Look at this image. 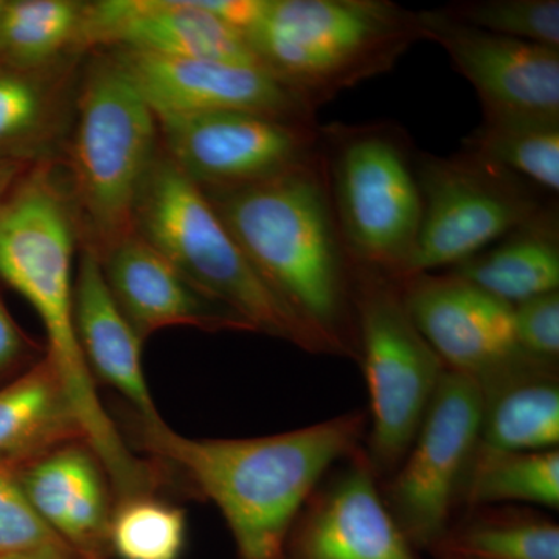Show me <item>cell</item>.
Returning a JSON list of instances; mask_svg holds the SVG:
<instances>
[{
    "label": "cell",
    "instance_id": "obj_23",
    "mask_svg": "<svg viewBox=\"0 0 559 559\" xmlns=\"http://www.w3.org/2000/svg\"><path fill=\"white\" fill-rule=\"evenodd\" d=\"M72 440H83V436L47 356L0 389V463L20 466Z\"/></svg>",
    "mask_w": 559,
    "mask_h": 559
},
{
    "label": "cell",
    "instance_id": "obj_3",
    "mask_svg": "<svg viewBox=\"0 0 559 559\" xmlns=\"http://www.w3.org/2000/svg\"><path fill=\"white\" fill-rule=\"evenodd\" d=\"M79 219L51 162L33 165L0 207V277L24 297L47 334V358L70 401L81 436L102 457L123 440L106 414L81 353L73 318Z\"/></svg>",
    "mask_w": 559,
    "mask_h": 559
},
{
    "label": "cell",
    "instance_id": "obj_11",
    "mask_svg": "<svg viewBox=\"0 0 559 559\" xmlns=\"http://www.w3.org/2000/svg\"><path fill=\"white\" fill-rule=\"evenodd\" d=\"M165 154L201 189H231L305 167L319 157L318 124L252 112L157 120Z\"/></svg>",
    "mask_w": 559,
    "mask_h": 559
},
{
    "label": "cell",
    "instance_id": "obj_25",
    "mask_svg": "<svg viewBox=\"0 0 559 559\" xmlns=\"http://www.w3.org/2000/svg\"><path fill=\"white\" fill-rule=\"evenodd\" d=\"M477 506L559 509V451L496 452L477 447L460 510Z\"/></svg>",
    "mask_w": 559,
    "mask_h": 559
},
{
    "label": "cell",
    "instance_id": "obj_21",
    "mask_svg": "<svg viewBox=\"0 0 559 559\" xmlns=\"http://www.w3.org/2000/svg\"><path fill=\"white\" fill-rule=\"evenodd\" d=\"M481 395L480 450H558V364H532L481 389Z\"/></svg>",
    "mask_w": 559,
    "mask_h": 559
},
{
    "label": "cell",
    "instance_id": "obj_24",
    "mask_svg": "<svg viewBox=\"0 0 559 559\" xmlns=\"http://www.w3.org/2000/svg\"><path fill=\"white\" fill-rule=\"evenodd\" d=\"M430 554L436 559H559V525L535 507H469Z\"/></svg>",
    "mask_w": 559,
    "mask_h": 559
},
{
    "label": "cell",
    "instance_id": "obj_5",
    "mask_svg": "<svg viewBox=\"0 0 559 559\" xmlns=\"http://www.w3.org/2000/svg\"><path fill=\"white\" fill-rule=\"evenodd\" d=\"M134 230L194 289L234 312L250 330L312 355H331L261 278L204 190L165 153L157 156L140 191Z\"/></svg>",
    "mask_w": 559,
    "mask_h": 559
},
{
    "label": "cell",
    "instance_id": "obj_28",
    "mask_svg": "<svg viewBox=\"0 0 559 559\" xmlns=\"http://www.w3.org/2000/svg\"><path fill=\"white\" fill-rule=\"evenodd\" d=\"M187 520L179 507L148 495L117 500L109 528L110 555L119 559H180Z\"/></svg>",
    "mask_w": 559,
    "mask_h": 559
},
{
    "label": "cell",
    "instance_id": "obj_6",
    "mask_svg": "<svg viewBox=\"0 0 559 559\" xmlns=\"http://www.w3.org/2000/svg\"><path fill=\"white\" fill-rule=\"evenodd\" d=\"M70 197L81 241L98 253L134 231L140 191L159 156V124L112 55H98L76 92Z\"/></svg>",
    "mask_w": 559,
    "mask_h": 559
},
{
    "label": "cell",
    "instance_id": "obj_31",
    "mask_svg": "<svg viewBox=\"0 0 559 559\" xmlns=\"http://www.w3.org/2000/svg\"><path fill=\"white\" fill-rule=\"evenodd\" d=\"M513 322L522 352L543 362L558 364L559 290L513 305Z\"/></svg>",
    "mask_w": 559,
    "mask_h": 559
},
{
    "label": "cell",
    "instance_id": "obj_18",
    "mask_svg": "<svg viewBox=\"0 0 559 559\" xmlns=\"http://www.w3.org/2000/svg\"><path fill=\"white\" fill-rule=\"evenodd\" d=\"M98 255L114 300L142 341L170 326L252 331L234 312L194 289L135 230Z\"/></svg>",
    "mask_w": 559,
    "mask_h": 559
},
{
    "label": "cell",
    "instance_id": "obj_1",
    "mask_svg": "<svg viewBox=\"0 0 559 559\" xmlns=\"http://www.w3.org/2000/svg\"><path fill=\"white\" fill-rule=\"evenodd\" d=\"M138 418V417H135ZM367 412L255 439H190L167 423L135 421L140 450L179 469L215 503L238 559H283L286 539L320 480L366 440Z\"/></svg>",
    "mask_w": 559,
    "mask_h": 559
},
{
    "label": "cell",
    "instance_id": "obj_20",
    "mask_svg": "<svg viewBox=\"0 0 559 559\" xmlns=\"http://www.w3.org/2000/svg\"><path fill=\"white\" fill-rule=\"evenodd\" d=\"M40 68L0 60V162H51L72 128L76 58Z\"/></svg>",
    "mask_w": 559,
    "mask_h": 559
},
{
    "label": "cell",
    "instance_id": "obj_19",
    "mask_svg": "<svg viewBox=\"0 0 559 559\" xmlns=\"http://www.w3.org/2000/svg\"><path fill=\"white\" fill-rule=\"evenodd\" d=\"M73 318L81 353L94 380L98 378L130 401L135 417L142 421H164L143 371V341L114 300L100 255L90 245H81L80 249Z\"/></svg>",
    "mask_w": 559,
    "mask_h": 559
},
{
    "label": "cell",
    "instance_id": "obj_34",
    "mask_svg": "<svg viewBox=\"0 0 559 559\" xmlns=\"http://www.w3.org/2000/svg\"><path fill=\"white\" fill-rule=\"evenodd\" d=\"M33 165L17 164V162H0V207L16 186L17 180L27 173Z\"/></svg>",
    "mask_w": 559,
    "mask_h": 559
},
{
    "label": "cell",
    "instance_id": "obj_22",
    "mask_svg": "<svg viewBox=\"0 0 559 559\" xmlns=\"http://www.w3.org/2000/svg\"><path fill=\"white\" fill-rule=\"evenodd\" d=\"M448 272L510 305L559 290L557 205Z\"/></svg>",
    "mask_w": 559,
    "mask_h": 559
},
{
    "label": "cell",
    "instance_id": "obj_14",
    "mask_svg": "<svg viewBox=\"0 0 559 559\" xmlns=\"http://www.w3.org/2000/svg\"><path fill=\"white\" fill-rule=\"evenodd\" d=\"M156 120L212 112H252L318 124L311 109L267 70L194 58L114 50Z\"/></svg>",
    "mask_w": 559,
    "mask_h": 559
},
{
    "label": "cell",
    "instance_id": "obj_15",
    "mask_svg": "<svg viewBox=\"0 0 559 559\" xmlns=\"http://www.w3.org/2000/svg\"><path fill=\"white\" fill-rule=\"evenodd\" d=\"M283 559H423L381 495L364 447L325 474L300 510Z\"/></svg>",
    "mask_w": 559,
    "mask_h": 559
},
{
    "label": "cell",
    "instance_id": "obj_26",
    "mask_svg": "<svg viewBox=\"0 0 559 559\" xmlns=\"http://www.w3.org/2000/svg\"><path fill=\"white\" fill-rule=\"evenodd\" d=\"M87 2L5 0L0 13V60L40 68L81 53Z\"/></svg>",
    "mask_w": 559,
    "mask_h": 559
},
{
    "label": "cell",
    "instance_id": "obj_9",
    "mask_svg": "<svg viewBox=\"0 0 559 559\" xmlns=\"http://www.w3.org/2000/svg\"><path fill=\"white\" fill-rule=\"evenodd\" d=\"M423 215L412 275L452 270L535 218L547 207L540 190L463 150L415 159Z\"/></svg>",
    "mask_w": 559,
    "mask_h": 559
},
{
    "label": "cell",
    "instance_id": "obj_8",
    "mask_svg": "<svg viewBox=\"0 0 559 559\" xmlns=\"http://www.w3.org/2000/svg\"><path fill=\"white\" fill-rule=\"evenodd\" d=\"M353 293L370 399L364 452L381 484L406 457L447 367L415 326L400 280L353 261Z\"/></svg>",
    "mask_w": 559,
    "mask_h": 559
},
{
    "label": "cell",
    "instance_id": "obj_27",
    "mask_svg": "<svg viewBox=\"0 0 559 559\" xmlns=\"http://www.w3.org/2000/svg\"><path fill=\"white\" fill-rule=\"evenodd\" d=\"M498 165L538 190L559 191V123L484 121L466 139L465 148Z\"/></svg>",
    "mask_w": 559,
    "mask_h": 559
},
{
    "label": "cell",
    "instance_id": "obj_4",
    "mask_svg": "<svg viewBox=\"0 0 559 559\" xmlns=\"http://www.w3.org/2000/svg\"><path fill=\"white\" fill-rule=\"evenodd\" d=\"M245 38L261 68L318 110L392 70L421 33L417 11L389 0H263Z\"/></svg>",
    "mask_w": 559,
    "mask_h": 559
},
{
    "label": "cell",
    "instance_id": "obj_12",
    "mask_svg": "<svg viewBox=\"0 0 559 559\" xmlns=\"http://www.w3.org/2000/svg\"><path fill=\"white\" fill-rule=\"evenodd\" d=\"M400 286L415 326L444 367L480 389L543 362L518 344L513 305L452 272L412 275L400 280Z\"/></svg>",
    "mask_w": 559,
    "mask_h": 559
},
{
    "label": "cell",
    "instance_id": "obj_17",
    "mask_svg": "<svg viewBox=\"0 0 559 559\" xmlns=\"http://www.w3.org/2000/svg\"><path fill=\"white\" fill-rule=\"evenodd\" d=\"M25 496L79 559L110 557L116 495L105 466L83 440L66 441L16 466Z\"/></svg>",
    "mask_w": 559,
    "mask_h": 559
},
{
    "label": "cell",
    "instance_id": "obj_29",
    "mask_svg": "<svg viewBox=\"0 0 559 559\" xmlns=\"http://www.w3.org/2000/svg\"><path fill=\"white\" fill-rule=\"evenodd\" d=\"M441 10L471 27L559 50L558 0H471Z\"/></svg>",
    "mask_w": 559,
    "mask_h": 559
},
{
    "label": "cell",
    "instance_id": "obj_16",
    "mask_svg": "<svg viewBox=\"0 0 559 559\" xmlns=\"http://www.w3.org/2000/svg\"><path fill=\"white\" fill-rule=\"evenodd\" d=\"M95 46L261 68L245 35L216 20L198 0L87 2L80 47Z\"/></svg>",
    "mask_w": 559,
    "mask_h": 559
},
{
    "label": "cell",
    "instance_id": "obj_36",
    "mask_svg": "<svg viewBox=\"0 0 559 559\" xmlns=\"http://www.w3.org/2000/svg\"><path fill=\"white\" fill-rule=\"evenodd\" d=\"M3 5H5V0H0V13H2Z\"/></svg>",
    "mask_w": 559,
    "mask_h": 559
},
{
    "label": "cell",
    "instance_id": "obj_10",
    "mask_svg": "<svg viewBox=\"0 0 559 559\" xmlns=\"http://www.w3.org/2000/svg\"><path fill=\"white\" fill-rule=\"evenodd\" d=\"M481 412L479 384L447 369L406 457L380 484L385 507L418 551L432 550L457 516Z\"/></svg>",
    "mask_w": 559,
    "mask_h": 559
},
{
    "label": "cell",
    "instance_id": "obj_35",
    "mask_svg": "<svg viewBox=\"0 0 559 559\" xmlns=\"http://www.w3.org/2000/svg\"><path fill=\"white\" fill-rule=\"evenodd\" d=\"M0 559H72L60 557V555L53 554H39V551H33V554H13V555H3Z\"/></svg>",
    "mask_w": 559,
    "mask_h": 559
},
{
    "label": "cell",
    "instance_id": "obj_2",
    "mask_svg": "<svg viewBox=\"0 0 559 559\" xmlns=\"http://www.w3.org/2000/svg\"><path fill=\"white\" fill-rule=\"evenodd\" d=\"M204 193L261 278L331 356L359 360L353 260L320 153L274 178Z\"/></svg>",
    "mask_w": 559,
    "mask_h": 559
},
{
    "label": "cell",
    "instance_id": "obj_32",
    "mask_svg": "<svg viewBox=\"0 0 559 559\" xmlns=\"http://www.w3.org/2000/svg\"><path fill=\"white\" fill-rule=\"evenodd\" d=\"M205 11L245 35L259 16L263 0H198Z\"/></svg>",
    "mask_w": 559,
    "mask_h": 559
},
{
    "label": "cell",
    "instance_id": "obj_7",
    "mask_svg": "<svg viewBox=\"0 0 559 559\" xmlns=\"http://www.w3.org/2000/svg\"><path fill=\"white\" fill-rule=\"evenodd\" d=\"M331 205L349 257L403 280L417 249L423 201L406 132L392 123L320 128Z\"/></svg>",
    "mask_w": 559,
    "mask_h": 559
},
{
    "label": "cell",
    "instance_id": "obj_33",
    "mask_svg": "<svg viewBox=\"0 0 559 559\" xmlns=\"http://www.w3.org/2000/svg\"><path fill=\"white\" fill-rule=\"evenodd\" d=\"M25 344L24 334L16 325L5 305L0 300V374L9 371L11 367L16 366L24 356Z\"/></svg>",
    "mask_w": 559,
    "mask_h": 559
},
{
    "label": "cell",
    "instance_id": "obj_30",
    "mask_svg": "<svg viewBox=\"0 0 559 559\" xmlns=\"http://www.w3.org/2000/svg\"><path fill=\"white\" fill-rule=\"evenodd\" d=\"M33 551L79 559L33 509L16 466L0 463V557Z\"/></svg>",
    "mask_w": 559,
    "mask_h": 559
},
{
    "label": "cell",
    "instance_id": "obj_13",
    "mask_svg": "<svg viewBox=\"0 0 559 559\" xmlns=\"http://www.w3.org/2000/svg\"><path fill=\"white\" fill-rule=\"evenodd\" d=\"M421 39L439 44L479 97L484 121L559 123V50L417 11Z\"/></svg>",
    "mask_w": 559,
    "mask_h": 559
}]
</instances>
